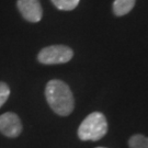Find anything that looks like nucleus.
<instances>
[{
  "instance_id": "f257e3e1",
  "label": "nucleus",
  "mask_w": 148,
  "mask_h": 148,
  "mask_svg": "<svg viewBox=\"0 0 148 148\" xmlns=\"http://www.w3.org/2000/svg\"><path fill=\"white\" fill-rule=\"evenodd\" d=\"M45 97L49 108L60 116H68L74 111L73 92L69 86L62 80H49L45 87Z\"/></svg>"
},
{
  "instance_id": "f03ea898",
  "label": "nucleus",
  "mask_w": 148,
  "mask_h": 148,
  "mask_svg": "<svg viewBox=\"0 0 148 148\" xmlns=\"http://www.w3.org/2000/svg\"><path fill=\"white\" fill-rule=\"evenodd\" d=\"M108 133V122L100 112H93L81 122L78 128V137L81 140H99Z\"/></svg>"
},
{
  "instance_id": "7ed1b4c3",
  "label": "nucleus",
  "mask_w": 148,
  "mask_h": 148,
  "mask_svg": "<svg viewBox=\"0 0 148 148\" xmlns=\"http://www.w3.org/2000/svg\"><path fill=\"white\" fill-rule=\"evenodd\" d=\"M74 57L73 49L66 45H51L42 48L37 60L43 65H58L68 63Z\"/></svg>"
},
{
  "instance_id": "20e7f679",
  "label": "nucleus",
  "mask_w": 148,
  "mask_h": 148,
  "mask_svg": "<svg viewBox=\"0 0 148 148\" xmlns=\"http://www.w3.org/2000/svg\"><path fill=\"white\" fill-rule=\"evenodd\" d=\"M16 7L27 22L37 23L42 20L43 9L40 0H16Z\"/></svg>"
},
{
  "instance_id": "39448f33",
  "label": "nucleus",
  "mask_w": 148,
  "mask_h": 148,
  "mask_svg": "<svg viewBox=\"0 0 148 148\" xmlns=\"http://www.w3.org/2000/svg\"><path fill=\"white\" fill-rule=\"evenodd\" d=\"M0 133L9 138H16L22 133V122L13 112L0 115Z\"/></svg>"
},
{
  "instance_id": "423d86ee",
  "label": "nucleus",
  "mask_w": 148,
  "mask_h": 148,
  "mask_svg": "<svg viewBox=\"0 0 148 148\" xmlns=\"http://www.w3.org/2000/svg\"><path fill=\"white\" fill-rule=\"evenodd\" d=\"M136 0H114L113 2V11L119 16H125L132 10L135 5Z\"/></svg>"
},
{
  "instance_id": "0eeeda50",
  "label": "nucleus",
  "mask_w": 148,
  "mask_h": 148,
  "mask_svg": "<svg viewBox=\"0 0 148 148\" xmlns=\"http://www.w3.org/2000/svg\"><path fill=\"white\" fill-rule=\"evenodd\" d=\"M53 5L62 11L74 10L77 5H79L80 0H51Z\"/></svg>"
},
{
  "instance_id": "6e6552de",
  "label": "nucleus",
  "mask_w": 148,
  "mask_h": 148,
  "mask_svg": "<svg viewBox=\"0 0 148 148\" xmlns=\"http://www.w3.org/2000/svg\"><path fill=\"white\" fill-rule=\"evenodd\" d=\"M128 145L130 148H148V137L136 134L130 138Z\"/></svg>"
},
{
  "instance_id": "1a4fd4ad",
  "label": "nucleus",
  "mask_w": 148,
  "mask_h": 148,
  "mask_svg": "<svg viewBox=\"0 0 148 148\" xmlns=\"http://www.w3.org/2000/svg\"><path fill=\"white\" fill-rule=\"evenodd\" d=\"M10 95V88L3 81H0V108L5 104Z\"/></svg>"
},
{
  "instance_id": "9d476101",
  "label": "nucleus",
  "mask_w": 148,
  "mask_h": 148,
  "mask_svg": "<svg viewBox=\"0 0 148 148\" xmlns=\"http://www.w3.org/2000/svg\"><path fill=\"white\" fill-rule=\"evenodd\" d=\"M97 148H104V147H97Z\"/></svg>"
}]
</instances>
